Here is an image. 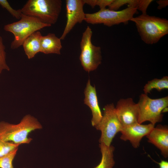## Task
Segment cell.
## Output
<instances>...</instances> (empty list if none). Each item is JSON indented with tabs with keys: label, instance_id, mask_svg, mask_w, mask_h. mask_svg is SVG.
Masks as SVG:
<instances>
[{
	"label": "cell",
	"instance_id": "5",
	"mask_svg": "<svg viewBox=\"0 0 168 168\" xmlns=\"http://www.w3.org/2000/svg\"><path fill=\"white\" fill-rule=\"evenodd\" d=\"M51 26L41 22L36 18L22 14L19 21L5 25L4 29L14 35L11 48L15 49L22 45L24 41L33 33L44 27Z\"/></svg>",
	"mask_w": 168,
	"mask_h": 168
},
{
	"label": "cell",
	"instance_id": "8",
	"mask_svg": "<svg viewBox=\"0 0 168 168\" xmlns=\"http://www.w3.org/2000/svg\"><path fill=\"white\" fill-rule=\"evenodd\" d=\"M95 127L101 132L99 142L108 146L111 145L113 138L118 133L120 132L123 128L113 103L105 106L102 118Z\"/></svg>",
	"mask_w": 168,
	"mask_h": 168
},
{
	"label": "cell",
	"instance_id": "21",
	"mask_svg": "<svg viewBox=\"0 0 168 168\" xmlns=\"http://www.w3.org/2000/svg\"><path fill=\"white\" fill-rule=\"evenodd\" d=\"M20 145L12 142H6L0 139V157L18 147Z\"/></svg>",
	"mask_w": 168,
	"mask_h": 168
},
{
	"label": "cell",
	"instance_id": "3",
	"mask_svg": "<svg viewBox=\"0 0 168 168\" xmlns=\"http://www.w3.org/2000/svg\"><path fill=\"white\" fill-rule=\"evenodd\" d=\"M62 5L61 0H29L21 9L22 14L51 26L57 22Z\"/></svg>",
	"mask_w": 168,
	"mask_h": 168
},
{
	"label": "cell",
	"instance_id": "16",
	"mask_svg": "<svg viewBox=\"0 0 168 168\" xmlns=\"http://www.w3.org/2000/svg\"><path fill=\"white\" fill-rule=\"evenodd\" d=\"M99 147L102 155L100 163L94 168H113L115 164L113 152L114 147L108 146L103 143H100Z\"/></svg>",
	"mask_w": 168,
	"mask_h": 168
},
{
	"label": "cell",
	"instance_id": "1",
	"mask_svg": "<svg viewBox=\"0 0 168 168\" xmlns=\"http://www.w3.org/2000/svg\"><path fill=\"white\" fill-rule=\"evenodd\" d=\"M42 128V125L36 118L27 114L16 124L0 121V139L16 144H29L32 140L28 137L29 133Z\"/></svg>",
	"mask_w": 168,
	"mask_h": 168
},
{
	"label": "cell",
	"instance_id": "22",
	"mask_svg": "<svg viewBox=\"0 0 168 168\" xmlns=\"http://www.w3.org/2000/svg\"><path fill=\"white\" fill-rule=\"evenodd\" d=\"M0 5L5 8L14 17L20 19L22 14L21 9L16 10L12 8L7 0H0Z\"/></svg>",
	"mask_w": 168,
	"mask_h": 168
},
{
	"label": "cell",
	"instance_id": "24",
	"mask_svg": "<svg viewBox=\"0 0 168 168\" xmlns=\"http://www.w3.org/2000/svg\"><path fill=\"white\" fill-rule=\"evenodd\" d=\"M152 0H138L137 7V10L141 11L142 14H147V8Z\"/></svg>",
	"mask_w": 168,
	"mask_h": 168
},
{
	"label": "cell",
	"instance_id": "6",
	"mask_svg": "<svg viewBox=\"0 0 168 168\" xmlns=\"http://www.w3.org/2000/svg\"><path fill=\"white\" fill-rule=\"evenodd\" d=\"M138 13L137 8L128 7L123 10L114 11L105 8L92 13H86L85 21L92 24H103L108 27L121 23L128 24V21Z\"/></svg>",
	"mask_w": 168,
	"mask_h": 168
},
{
	"label": "cell",
	"instance_id": "19",
	"mask_svg": "<svg viewBox=\"0 0 168 168\" xmlns=\"http://www.w3.org/2000/svg\"><path fill=\"white\" fill-rule=\"evenodd\" d=\"M138 0H114L108 6L109 10L117 11L121 7L124 5H127L128 7L137 8Z\"/></svg>",
	"mask_w": 168,
	"mask_h": 168
},
{
	"label": "cell",
	"instance_id": "12",
	"mask_svg": "<svg viewBox=\"0 0 168 168\" xmlns=\"http://www.w3.org/2000/svg\"><path fill=\"white\" fill-rule=\"evenodd\" d=\"M148 141L161 151L165 158L168 156V128L166 125H158L154 127L146 136Z\"/></svg>",
	"mask_w": 168,
	"mask_h": 168
},
{
	"label": "cell",
	"instance_id": "14",
	"mask_svg": "<svg viewBox=\"0 0 168 168\" xmlns=\"http://www.w3.org/2000/svg\"><path fill=\"white\" fill-rule=\"evenodd\" d=\"M60 38L54 33H49L42 36L40 41V52L46 54H60L62 46Z\"/></svg>",
	"mask_w": 168,
	"mask_h": 168
},
{
	"label": "cell",
	"instance_id": "25",
	"mask_svg": "<svg viewBox=\"0 0 168 168\" xmlns=\"http://www.w3.org/2000/svg\"><path fill=\"white\" fill-rule=\"evenodd\" d=\"M156 2L158 4L157 7L158 9L161 10L162 8L166 7L168 5V0H159L157 1Z\"/></svg>",
	"mask_w": 168,
	"mask_h": 168
},
{
	"label": "cell",
	"instance_id": "11",
	"mask_svg": "<svg viewBox=\"0 0 168 168\" xmlns=\"http://www.w3.org/2000/svg\"><path fill=\"white\" fill-rule=\"evenodd\" d=\"M154 127L151 123L144 125L137 123L123 127L120 138L124 141H129L133 147L137 148L142 138L147 136Z\"/></svg>",
	"mask_w": 168,
	"mask_h": 168
},
{
	"label": "cell",
	"instance_id": "15",
	"mask_svg": "<svg viewBox=\"0 0 168 168\" xmlns=\"http://www.w3.org/2000/svg\"><path fill=\"white\" fill-rule=\"evenodd\" d=\"M42 35L39 31L32 34L24 42L22 45L28 59L34 58L40 51V41Z\"/></svg>",
	"mask_w": 168,
	"mask_h": 168
},
{
	"label": "cell",
	"instance_id": "13",
	"mask_svg": "<svg viewBox=\"0 0 168 168\" xmlns=\"http://www.w3.org/2000/svg\"><path fill=\"white\" fill-rule=\"evenodd\" d=\"M84 93V103L89 107L91 111V124L95 127L101 120L102 114L99 105L95 86L91 85L90 79L87 83Z\"/></svg>",
	"mask_w": 168,
	"mask_h": 168
},
{
	"label": "cell",
	"instance_id": "23",
	"mask_svg": "<svg viewBox=\"0 0 168 168\" xmlns=\"http://www.w3.org/2000/svg\"><path fill=\"white\" fill-rule=\"evenodd\" d=\"M85 4H87L94 8L96 6H99L100 10L106 8L114 0H83Z\"/></svg>",
	"mask_w": 168,
	"mask_h": 168
},
{
	"label": "cell",
	"instance_id": "7",
	"mask_svg": "<svg viewBox=\"0 0 168 168\" xmlns=\"http://www.w3.org/2000/svg\"><path fill=\"white\" fill-rule=\"evenodd\" d=\"M92 35L91 29L87 26L82 33L80 44L79 59L84 70L88 72L96 69L102 59L100 47L92 43Z\"/></svg>",
	"mask_w": 168,
	"mask_h": 168
},
{
	"label": "cell",
	"instance_id": "18",
	"mask_svg": "<svg viewBox=\"0 0 168 168\" xmlns=\"http://www.w3.org/2000/svg\"><path fill=\"white\" fill-rule=\"evenodd\" d=\"M18 147L0 157V168H14L12 162Z\"/></svg>",
	"mask_w": 168,
	"mask_h": 168
},
{
	"label": "cell",
	"instance_id": "10",
	"mask_svg": "<svg viewBox=\"0 0 168 168\" xmlns=\"http://www.w3.org/2000/svg\"><path fill=\"white\" fill-rule=\"evenodd\" d=\"M115 110L123 127L138 123V105L132 98L120 99L117 103Z\"/></svg>",
	"mask_w": 168,
	"mask_h": 168
},
{
	"label": "cell",
	"instance_id": "26",
	"mask_svg": "<svg viewBox=\"0 0 168 168\" xmlns=\"http://www.w3.org/2000/svg\"><path fill=\"white\" fill-rule=\"evenodd\" d=\"M154 161L158 164L160 168H168V162L167 161L161 160L160 162H158Z\"/></svg>",
	"mask_w": 168,
	"mask_h": 168
},
{
	"label": "cell",
	"instance_id": "17",
	"mask_svg": "<svg viewBox=\"0 0 168 168\" xmlns=\"http://www.w3.org/2000/svg\"><path fill=\"white\" fill-rule=\"evenodd\" d=\"M168 89V77L164 76L161 79L154 78L148 81L144 86V93L147 95L151 91L156 89L158 91Z\"/></svg>",
	"mask_w": 168,
	"mask_h": 168
},
{
	"label": "cell",
	"instance_id": "9",
	"mask_svg": "<svg viewBox=\"0 0 168 168\" xmlns=\"http://www.w3.org/2000/svg\"><path fill=\"white\" fill-rule=\"evenodd\" d=\"M83 0H66V24L63 33L60 38L64 39L66 35L77 23L85 21L86 13L83 10Z\"/></svg>",
	"mask_w": 168,
	"mask_h": 168
},
{
	"label": "cell",
	"instance_id": "2",
	"mask_svg": "<svg viewBox=\"0 0 168 168\" xmlns=\"http://www.w3.org/2000/svg\"><path fill=\"white\" fill-rule=\"evenodd\" d=\"M141 40L146 44H153L168 34V20L155 16L143 14L133 17Z\"/></svg>",
	"mask_w": 168,
	"mask_h": 168
},
{
	"label": "cell",
	"instance_id": "20",
	"mask_svg": "<svg viewBox=\"0 0 168 168\" xmlns=\"http://www.w3.org/2000/svg\"><path fill=\"white\" fill-rule=\"evenodd\" d=\"M6 53L2 37L0 36V74L4 70L9 71L10 68L7 64L6 60Z\"/></svg>",
	"mask_w": 168,
	"mask_h": 168
},
{
	"label": "cell",
	"instance_id": "4",
	"mask_svg": "<svg viewBox=\"0 0 168 168\" xmlns=\"http://www.w3.org/2000/svg\"><path fill=\"white\" fill-rule=\"evenodd\" d=\"M138 110V123L142 124L149 121L153 125L162 121V113L167 111L168 106V96L152 99L147 95L142 94L137 103Z\"/></svg>",
	"mask_w": 168,
	"mask_h": 168
}]
</instances>
